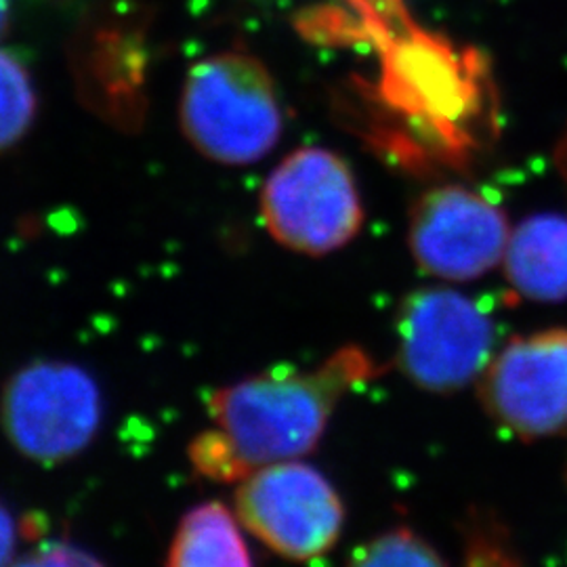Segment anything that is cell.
<instances>
[{
  "label": "cell",
  "instance_id": "6da1fadb",
  "mask_svg": "<svg viewBox=\"0 0 567 567\" xmlns=\"http://www.w3.org/2000/svg\"><path fill=\"white\" fill-rule=\"evenodd\" d=\"M372 374V360L360 347H343L307 372L269 370L219 386L210 391L206 408L244 480L261 466L309 454L344 393Z\"/></svg>",
  "mask_w": 567,
  "mask_h": 567
},
{
  "label": "cell",
  "instance_id": "7a4b0ae2",
  "mask_svg": "<svg viewBox=\"0 0 567 567\" xmlns=\"http://www.w3.org/2000/svg\"><path fill=\"white\" fill-rule=\"evenodd\" d=\"M484 79L477 53L461 55L442 39L412 30L386 49L379 102L412 135L431 142L433 154L454 163L475 147L471 121L484 114Z\"/></svg>",
  "mask_w": 567,
  "mask_h": 567
},
{
  "label": "cell",
  "instance_id": "3957f363",
  "mask_svg": "<svg viewBox=\"0 0 567 567\" xmlns=\"http://www.w3.org/2000/svg\"><path fill=\"white\" fill-rule=\"evenodd\" d=\"M182 128L208 161L265 158L282 135V107L264 63L240 51L196 63L183 86Z\"/></svg>",
  "mask_w": 567,
  "mask_h": 567
},
{
  "label": "cell",
  "instance_id": "277c9868",
  "mask_svg": "<svg viewBox=\"0 0 567 567\" xmlns=\"http://www.w3.org/2000/svg\"><path fill=\"white\" fill-rule=\"evenodd\" d=\"M103 398L79 364L41 360L21 365L0 391V429L23 458L63 465L81 456L100 433Z\"/></svg>",
  "mask_w": 567,
  "mask_h": 567
},
{
  "label": "cell",
  "instance_id": "5b68a950",
  "mask_svg": "<svg viewBox=\"0 0 567 567\" xmlns=\"http://www.w3.org/2000/svg\"><path fill=\"white\" fill-rule=\"evenodd\" d=\"M261 208L278 243L313 257L351 243L364 221L351 168L322 147L297 150L278 164L265 183Z\"/></svg>",
  "mask_w": 567,
  "mask_h": 567
},
{
  "label": "cell",
  "instance_id": "8992f818",
  "mask_svg": "<svg viewBox=\"0 0 567 567\" xmlns=\"http://www.w3.org/2000/svg\"><path fill=\"white\" fill-rule=\"evenodd\" d=\"M234 513L265 547L311 561L337 545L343 505L320 471L299 461L261 466L236 484Z\"/></svg>",
  "mask_w": 567,
  "mask_h": 567
},
{
  "label": "cell",
  "instance_id": "52a82bcc",
  "mask_svg": "<svg viewBox=\"0 0 567 567\" xmlns=\"http://www.w3.org/2000/svg\"><path fill=\"white\" fill-rule=\"evenodd\" d=\"M400 365L433 393L456 391L486 372L494 326L458 292L426 288L410 295L398 316Z\"/></svg>",
  "mask_w": 567,
  "mask_h": 567
},
{
  "label": "cell",
  "instance_id": "ba28073f",
  "mask_svg": "<svg viewBox=\"0 0 567 567\" xmlns=\"http://www.w3.org/2000/svg\"><path fill=\"white\" fill-rule=\"evenodd\" d=\"M505 213L463 185L429 189L410 210L408 243L426 274L447 280L484 276L507 252Z\"/></svg>",
  "mask_w": 567,
  "mask_h": 567
},
{
  "label": "cell",
  "instance_id": "9c48e42d",
  "mask_svg": "<svg viewBox=\"0 0 567 567\" xmlns=\"http://www.w3.org/2000/svg\"><path fill=\"white\" fill-rule=\"evenodd\" d=\"M480 393L487 412L522 437L567 429V330L511 341L487 364Z\"/></svg>",
  "mask_w": 567,
  "mask_h": 567
},
{
  "label": "cell",
  "instance_id": "30bf717a",
  "mask_svg": "<svg viewBox=\"0 0 567 567\" xmlns=\"http://www.w3.org/2000/svg\"><path fill=\"white\" fill-rule=\"evenodd\" d=\"M508 282L536 301L567 299V217L545 213L519 225L505 252Z\"/></svg>",
  "mask_w": 567,
  "mask_h": 567
},
{
  "label": "cell",
  "instance_id": "8fae6325",
  "mask_svg": "<svg viewBox=\"0 0 567 567\" xmlns=\"http://www.w3.org/2000/svg\"><path fill=\"white\" fill-rule=\"evenodd\" d=\"M240 526L224 503L189 508L177 524L164 567H255Z\"/></svg>",
  "mask_w": 567,
  "mask_h": 567
},
{
  "label": "cell",
  "instance_id": "7c38bea8",
  "mask_svg": "<svg viewBox=\"0 0 567 567\" xmlns=\"http://www.w3.org/2000/svg\"><path fill=\"white\" fill-rule=\"evenodd\" d=\"M37 116V93L30 74L11 53L0 51V152L28 133Z\"/></svg>",
  "mask_w": 567,
  "mask_h": 567
},
{
  "label": "cell",
  "instance_id": "4fadbf2b",
  "mask_svg": "<svg viewBox=\"0 0 567 567\" xmlns=\"http://www.w3.org/2000/svg\"><path fill=\"white\" fill-rule=\"evenodd\" d=\"M349 567H446L442 557L410 532H391L360 548Z\"/></svg>",
  "mask_w": 567,
  "mask_h": 567
},
{
  "label": "cell",
  "instance_id": "5bb4252c",
  "mask_svg": "<svg viewBox=\"0 0 567 567\" xmlns=\"http://www.w3.org/2000/svg\"><path fill=\"white\" fill-rule=\"evenodd\" d=\"M187 458L192 468L208 482L219 484H238L243 482V473L234 461V454L225 444L224 435L217 426L204 429L198 433L189 446H187Z\"/></svg>",
  "mask_w": 567,
  "mask_h": 567
},
{
  "label": "cell",
  "instance_id": "9a60e30c",
  "mask_svg": "<svg viewBox=\"0 0 567 567\" xmlns=\"http://www.w3.org/2000/svg\"><path fill=\"white\" fill-rule=\"evenodd\" d=\"M9 567H105L102 561L76 545L47 543L16 557Z\"/></svg>",
  "mask_w": 567,
  "mask_h": 567
},
{
  "label": "cell",
  "instance_id": "2e32d148",
  "mask_svg": "<svg viewBox=\"0 0 567 567\" xmlns=\"http://www.w3.org/2000/svg\"><path fill=\"white\" fill-rule=\"evenodd\" d=\"M18 526L13 513L0 501V567H9L16 559Z\"/></svg>",
  "mask_w": 567,
  "mask_h": 567
},
{
  "label": "cell",
  "instance_id": "e0dca14e",
  "mask_svg": "<svg viewBox=\"0 0 567 567\" xmlns=\"http://www.w3.org/2000/svg\"><path fill=\"white\" fill-rule=\"evenodd\" d=\"M9 23V0H0V37L4 34Z\"/></svg>",
  "mask_w": 567,
  "mask_h": 567
},
{
  "label": "cell",
  "instance_id": "ac0fdd59",
  "mask_svg": "<svg viewBox=\"0 0 567 567\" xmlns=\"http://www.w3.org/2000/svg\"><path fill=\"white\" fill-rule=\"evenodd\" d=\"M559 168H561V173H564V179L567 183V137L561 143V147H559Z\"/></svg>",
  "mask_w": 567,
  "mask_h": 567
}]
</instances>
